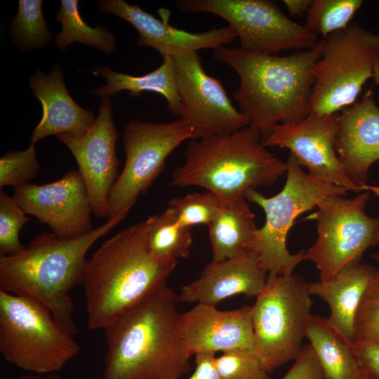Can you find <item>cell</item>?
Segmentation results:
<instances>
[{
    "instance_id": "8",
    "label": "cell",
    "mask_w": 379,
    "mask_h": 379,
    "mask_svg": "<svg viewBox=\"0 0 379 379\" xmlns=\"http://www.w3.org/2000/svg\"><path fill=\"white\" fill-rule=\"evenodd\" d=\"M298 274L268 276L253 308L255 354L270 373L294 360L302 348L312 300Z\"/></svg>"
},
{
    "instance_id": "18",
    "label": "cell",
    "mask_w": 379,
    "mask_h": 379,
    "mask_svg": "<svg viewBox=\"0 0 379 379\" xmlns=\"http://www.w3.org/2000/svg\"><path fill=\"white\" fill-rule=\"evenodd\" d=\"M98 9L122 18L136 29L137 44L154 48L163 58H176L205 48L213 50L231 44L237 35L230 26L213 28L200 33L190 32L175 27L168 23L169 13H163L162 20L157 18L137 4L123 0H100Z\"/></svg>"
},
{
    "instance_id": "37",
    "label": "cell",
    "mask_w": 379,
    "mask_h": 379,
    "mask_svg": "<svg viewBox=\"0 0 379 379\" xmlns=\"http://www.w3.org/2000/svg\"><path fill=\"white\" fill-rule=\"evenodd\" d=\"M195 368L187 379H222L215 364V353L200 352L194 354Z\"/></svg>"
},
{
    "instance_id": "10",
    "label": "cell",
    "mask_w": 379,
    "mask_h": 379,
    "mask_svg": "<svg viewBox=\"0 0 379 379\" xmlns=\"http://www.w3.org/2000/svg\"><path fill=\"white\" fill-rule=\"evenodd\" d=\"M371 194L364 190L352 199L330 196L308 216L317 222V238L305 258L314 263L319 279L361 262L366 251L379 244V217L365 211Z\"/></svg>"
},
{
    "instance_id": "22",
    "label": "cell",
    "mask_w": 379,
    "mask_h": 379,
    "mask_svg": "<svg viewBox=\"0 0 379 379\" xmlns=\"http://www.w3.org/2000/svg\"><path fill=\"white\" fill-rule=\"evenodd\" d=\"M377 268L359 262L343 269L328 279L307 281L310 293L319 297L328 305L330 322L352 341L358 308Z\"/></svg>"
},
{
    "instance_id": "16",
    "label": "cell",
    "mask_w": 379,
    "mask_h": 379,
    "mask_svg": "<svg viewBox=\"0 0 379 379\" xmlns=\"http://www.w3.org/2000/svg\"><path fill=\"white\" fill-rule=\"evenodd\" d=\"M13 197L27 214L60 238L79 237L94 229L91 205L78 170H70L53 182L16 188Z\"/></svg>"
},
{
    "instance_id": "19",
    "label": "cell",
    "mask_w": 379,
    "mask_h": 379,
    "mask_svg": "<svg viewBox=\"0 0 379 379\" xmlns=\"http://www.w3.org/2000/svg\"><path fill=\"white\" fill-rule=\"evenodd\" d=\"M335 148L345 173L361 190L379 160V106L372 88L339 113Z\"/></svg>"
},
{
    "instance_id": "4",
    "label": "cell",
    "mask_w": 379,
    "mask_h": 379,
    "mask_svg": "<svg viewBox=\"0 0 379 379\" xmlns=\"http://www.w3.org/2000/svg\"><path fill=\"white\" fill-rule=\"evenodd\" d=\"M176 265L154 257L145 220L105 240L88 260L82 284L88 328L104 329L166 283Z\"/></svg>"
},
{
    "instance_id": "36",
    "label": "cell",
    "mask_w": 379,
    "mask_h": 379,
    "mask_svg": "<svg viewBox=\"0 0 379 379\" xmlns=\"http://www.w3.org/2000/svg\"><path fill=\"white\" fill-rule=\"evenodd\" d=\"M359 358L373 379H379V343L354 341Z\"/></svg>"
},
{
    "instance_id": "20",
    "label": "cell",
    "mask_w": 379,
    "mask_h": 379,
    "mask_svg": "<svg viewBox=\"0 0 379 379\" xmlns=\"http://www.w3.org/2000/svg\"><path fill=\"white\" fill-rule=\"evenodd\" d=\"M267 275L257 255L246 249L232 258L212 260L199 278L182 286L178 302L216 306L239 294L257 297L265 287Z\"/></svg>"
},
{
    "instance_id": "25",
    "label": "cell",
    "mask_w": 379,
    "mask_h": 379,
    "mask_svg": "<svg viewBox=\"0 0 379 379\" xmlns=\"http://www.w3.org/2000/svg\"><path fill=\"white\" fill-rule=\"evenodd\" d=\"M208 227L214 261L232 258L245 251L258 229L246 198L222 205Z\"/></svg>"
},
{
    "instance_id": "30",
    "label": "cell",
    "mask_w": 379,
    "mask_h": 379,
    "mask_svg": "<svg viewBox=\"0 0 379 379\" xmlns=\"http://www.w3.org/2000/svg\"><path fill=\"white\" fill-rule=\"evenodd\" d=\"M222 205L220 199L208 191L177 197L168 203L175 210L180 225L191 228L197 225H208Z\"/></svg>"
},
{
    "instance_id": "28",
    "label": "cell",
    "mask_w": 379,
    "mask_h": 379,
    "mask_svg": "<svg viewBox=\"0 0 379 379\" xmlns=\"http://www.w3.org/2000/svg\"><path fill=\"white\" fill-rule=\"evenodd\" d=\"M41 0H20L10 32L13 41L24 51L45 48L52 36L42 11Z\"/></svg>"
},
{
    "instance_id": "39",
    "label": "cell",
    "mask_w": 379,
    "mask_h": 379,
    "mask_svg": "<svg viewBox=\"0 0 379 379\" xmlns=\"http://www.w3.org/2000/svg\"><path fill=\"white\" fill-rule=\"evenodd\" d=\"M361 190L362 191L364 190L369 191L370 192L375 194L379 198V186L370 185L366 183L361 187Z\"/></svg>"
},
{
    "instance_id": "11",
    "label": "cell",
    "mask_w": 379,
    "mask_h": 379,
    "mask_svg": "<svg viewBox=\"0 0 379 379\" xmlns=\"http://www.w3.org/2000/svg\"><path fill=\"white\" fill-rule=\"evenodd\" d=\"M184 13H210L227 21L249 52L278 55L283 51L314 47L318 36L305 25L298 24L269 0H178Z\"/></svg>"
},
{
    "instance_id": "14",
    "label": "cell",
    "mask_w": 379,
    "mask_h": 379,
    "mask_svg": "<svg viewBox=\"0 0 379 379\" xmlns=\"http://www.w3.org/2000/svg\"><path fill=\"white\" fill-rule=\"evenodd\" d=\"M339 127V113L310 112L295 121L276 125L264 139L267 147L289 149L298 164L312 178L360 193L362 190L348 178L337 155L335 145Z\"/></svg>"
},
{
    "instance_id": "21",
    "label": "cell",
    "mask_w": 379,
    "mask_h": 379,
    "mask_svg": "<svg viewBox=\"0 0 379 379\" xmlns=\"http://www.w3.org/2000/svg\"><path fill=\"white\" fill-rule=\"evenodd\" d=\"M29 82L43 107L42 117L32 131L30 143L35 144L52 135H80L91 128L96 117L72 99L67 90L60 65H54L48 74L37 69Z\"/></svg>"
},
{
    "instance_id": "29",
    "label": "cell",
    "mask_w": 379,
    "mask_h": 379,
    "mask_svg": "<svg viewBox=\"0 0 379 379\" xmlns=\"http://www.w3.org/2000/svg\"><path fill=\"white\" fill-rule=\"evenodd\" d=\"M364 4L362 0H312L305 25L323 39L349 26Z\"/></svg>"
},
{
    "instance_id": "7",
    "label": "cell",
    "mask_w": 379,
    "mask_h": 379,
    "mask_svg": "<svg viewBox=\"0 0 379 379\" xmlns=\"http://www.w3.org/2000/svg\"><path fill=\"white\" fill-rule=\"evenodd\" d=\"M74 337L36 300L0 291V352L27 371H58L79 352Z\"/></svg>"
},
{
    "instance_id": "27",
    "label": "cell",
    "mask_w": 379,
    "mask_h": 379,
    "mask_svg": "<svg viewBox=\"0 0 379 379\" xmlns=\"http://www.w3.org/2000/svg\"><path fill=\"white\" fill-rule=\"evenodd\" d=\"M60 2L55 20L62 25V29L56 34L55 43L61 51H65L74 42L93 46L105 53L115 51V36L106 26L99 25L93 27L86 24L79 13L77 0H62Z\"/></svg>"
},
{
    "instance_id": "1",
    "label": "cell",
    "mask_w": 379,
    "mask_h": 379,
    "mask_svg": "<svg viewBox=\"0 0 379 379\" xmlns=\"http://www.w3.org/2000/svg\"><path fill=\"white\" fill-rule=\"evenodd\" d=\"M177 295L166 283L105 328L102 379H180L191 370Z\"/></svg>"
},
{
    "instance_id": "42",
    "label": "cell",
    "mask_w": 379,
    "mask_h": 379,
    "mask_svg": "<svg viewBox=\"0 0 379 379\" xmlns=\"http://www.w3.org/2000/svg\"><path fill=\"white\" fill-rule=\"evenodd\" d=\"M371 258L379 265V252L371 255Z\"/></svg>"
},
{
    "instance_id": "23",
    "label": "cell",
    "mask_w": 379,
    "mask_h": 379,
    "mask_svg": "<svg viewBox=\"0 0 379 379\" xmlns=\"http://www.w3.org/2000/svg\"><path fill=\"white\" fill-rule=\"evenodd\" d=\"M305 338L314 351L324 379H373L363 365L354 343L328 318L312 314Z\"/></svg>"
},
{
    "instance_id": "5",
    "label": "cell",
    "mask_w": 379,
    "mask_h": 379,
    "mask_svg": "<svg viewBox=\"0 0 379 379\" xmlns=\"http://www.w3.org/2000/svg\"><path fill=\"white\" fill-rule=\"evenodd\" d=\"M184 155L170 185L203 187L222 205L246 198L250 190L274 185L287 170L286 162L269 152L250 125L227 135L190 140Z\"/></svg>"
},
{
    "instance_id": "41",
    "label": "cell",
    "mask_w": 379,
    "mask_h": 379,
    "mask_svg": "<svg viewBox=\"0 0 379 379\" xmlns=\"http://www.w3.org/2000/svg\"><path fill=\"white\" fill-rule=\"evenodd\" d=\"M21 379H41V378H38V377L27 376V377H24V378H21ZM47 379H60V378L59 377L52 375V376L49 377Z\"/></svg>"
},
{
    "instance_id": "26",
    "label": "cell",
    "mask_w": 379,
    "mask_h": 379,
    "mask_svg": "<svg viewBox=\"0 0 379 379\" xmlns=\"http://www.w3.org/2000/svg\"><path fill=\"white\" fill-rule=\"evenodd\" d=\"M147 242L154 257L163 262L187 258L192 244L191 227L180 225L175 210L168 206L146 220Z\"/></svg>"
},
{
    "instance_id": "3",
    "label": "cell",
    "mask_w": 379,
    "mask_h": 379,
    "mask_svg": "<svg viewBox=\"0 0 379 379\" xmlns=\"http://www.w3.org/2000/svg\"><path fill=\"white\" fill-rule=\"evenodd\" d=\"M128 214L122 213L74 239L42 232L20 253L0 255V291L39 302L51 312L60 326L74 338L79 331L69 293L83 284L88 250Z\"/></svg>"
},
{
    "instance_id": "12",
    "label": "cell",
    "mask_w": 379,
    "mask_h": 379,
    "mask_svg": "<svg viewBox=\"0 0 379 379\" xmlns=\"http://www.w3.org/2000/svg\"><path fill=\"white\" fill-rule=\"evenodd\" d=\"M192 139L190 127L179 118L165 123L130 121L123 134L125 164L109 196L107 219L128 213L162 172L168 157Z\"/></svg>"
},
{
    "instance_id": "24",
    "label": "cell",
    "mask_w": 379,
    "mask_h": 379,
    "mask_svg": "<svg viewBox=\"0 0 379 379\" xmlns=\"http://www.w3.org/2000/svg\"><path fill=\"white\" fill-rule=\"evenodd\" d=\"M163 63L156 69L142 76H132L112 71L109 67L97 68L95 73L106 79L107 83L93 90L98 97H112L123 91L133 96L143 91L161 95L167 102L168 110L179 117L181 104L178 92L173 58H163Z\"/></svg>"
},
{
    "instance_id": "32",
    "label": "cell",
    "mask_w": 379,
    "mask_h": 379,
    "mask_svg": "<svg viewBox=\"0 0 379 379\" xmlns=\"http://www.w3.org/2000/svg\"><path fill=\"white\" fill-rule=\"evenodd\" d=\"M41 167L34 143L24 150L7 152L0 159L1 190L5 186L16 189L29 184Z\"/></svg>"
},
{
    "instance_id": "34",
    "label": "cell",
    "mask_w": 379,
    "mask_h": 379,
    "mask_svg": "<svg viewBox=\"0 0 379 379\" xmlns=\"http://www.w3.org/2000/svg\"><path fill=\"white\" fill-rule=\"evenodd\" d=\"M222 379H270L267 373L255 356L225 352L215 359Z\"/></svg>"
},
{
    "instance_id": "15",
    "label": "cell",
    "mask_w": 379,
    "mask_h": 379,
    "mask_svg": "<svg viewBox=\"0 0 379 379\" xmlns=\"http://www.w3.org/2000/svg\"><path fill=\"white\" fill-rule=\"evenodd\" d=\"M118 136L112 105L108 97L101 99L98 116L86 133L56 135L74 157L93 214L100 219L108 217L109 196L119 176V161L116 149Z\"/></svg>"
},
{
    "instance_id": "17",
    "label": "cell",
    "mask_w": 379,
    "mask_h": 379,
    "mask_svg": "<svg viewBox=\"0 0 379 379\" xmlns=\"http://www.w3.org/2000/svg\"><path fill=\"white\" fill-rule=\"evenodd\" d=\"M179 326L192 356L222 352L256 357L252 306L221 311L216 306L198 303L180 314Z\"/></svg>"
},
{
    "instance_id": "9",
    "label": "cell",
    "mask_w": 379,
    "mask_h": 379,
    "mask_svg": "<svg viewBox=\"0 0 379 379\" xmlns=\"http://www.w3.org/2000/svg\"><path fill=\"white\" fill-rule=\"evenodd\" d=\"M324 39L315 63L311 112L338 114L357 101L366 81L373 78L379 56V33L351 22Z\"/></svg>"
},
{
    "instance_id": "13",
    "label": "cell",
    "mask_w": 379,
    "mask_h": 379,
    "mask_svg": "<svg viewBox=\"0 0 379 379\" xmlns=\"http://www.w3.org/2000/svg\"><path fill=\"white\" fill-rule=\"evenodd\" d=\"M173 60L181 104L178 118L190 127L192 140L230 134L249 125L232 104L221 81L205 72L197 53Z\"/></svg>"
},
{
    "instance_id": "33",
    "label": "cell",
    "mask_w": 379,
    "mask_h": 379,
    "mask_svg": "<svg viewBox=\"0 0 379 379\" xmlns=\"http://www.w3.org/2000/svg\"><path fill=\"white\" fill-rule=\"evenodd\" d=\"M354 331V341L379 343V267L363 295L356 314Z\"/></svg>"
},
{
    "instance_id": "31",
    "label": "cell",
    "mask_w": 379,
    "mask_h": 379,
    "mask_svg": "<svg viewBox=\"0 0 379 379\" xmlns=\"http://www.w3.org/2000/svg\"><path fill=\"white\" fill-rule=\"evenodd\" d=\"M13 196L0 191V255H12L26 246L20 241V232L30 220Z\"/></svg>"
},
{
    "instance_id": "38",
    "label": "cell",
    "mask_w": 379,
    "mask_h": 379,
    "mask_svg": "<svg viewBox=\"0 0 379 379\" xmlns=\"http://www.w3.org/2000/svg\"><path fill=\"white\" fill-rule=\"evenodd\" d=\"M283 3L292 17L300 18L307 13L312 0H284Z\"/></svg>"
},
{
    "instance_id": "40",
    "label": "cell",
    "mask_w": 379,
    "mask_h": 379,
    "mask_svg": "<svg viewBox=\"0 0 379 379\" xmlns=\"http://www.w3.org/2000/svg\"><path fill=\"white\" fill-rule=\"evenodd\" d=\"M373 79L375 85H379V56L375 63Z\"/></svg>"
},
{
    "instance_id": "2",
    "label": "cell",
    "mask_w": 379,
    "mask_h": 379,
    "mask_svg": "<svg viewBox=\"0 0 379 379\" xmlns=\"http://www.w3.org/2000/svg\"><path fill=\"white\" fill-rule=\"evenodd\" d=\"M323 48L322 39L312 48L288 55L226 46L214 50L213 59L237 74L239 85L232 97L261 140L276 125L298 121L311 112L312 70Z\"/></svg>"
},
{
    "instance_id": "6",
    "label": "cell",
    "mask_w": 379,
    "mask_h": 379,
    "mask_svg": "<svg viewBox=\"0 0 379 379\" xmlns=\"http://www.w3.org/2000/svg\"><path fill=\"white\" fill-rule=\"evenodd\" d=\"M286 179L276 195L266 197L257 190L245 194L246 200L260 206L265 214V224L258 228L246 249L254 252L268 276L293 274L306 260V251L291 253L287 248L288 233L302 213L317 208L324 199L333 195L346 197L344 187L320 182L307 173L290 154L286 161Z\"/></svg>"
},
{
    "instance_id": "35",
    "label": "cell",
    "mask_w": 379,
    "mask_h": 379,
    "mask_svg": "<svg viewBox=\"0 0 379 379\" xmlns=\"http://www.w3.org/2000/svg\"><path fill=\"white\" fill-rule=\"evenodd\" d=\"M281 379H324L321 366L310 343L302 347L293 365Z\"/></svg>"
}]
</instances>
